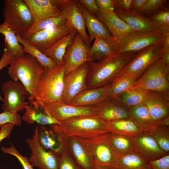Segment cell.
<instances>
[{
    "mask_svg": "<svg viewBox=\"0 0 169 169\" xmlns=\"http://www.w3.org/2000/svg\"><path fill=\"white\" fill-rule=\"evenodd\" d=\"M137 52H126L107 57L100 60L88 62L87 89L101 87L112 83Z\"/></svg>",
    "mask_w": 169,
    "mask_h": 169,
    "instance_id": "1",
    "label": "cell"
},
{
    "mask_svg": "<svg viewBox=\"0 0 169 169\" xmlns=\"http://www.w3.org/2000/svg\"><path fill=\"white\" fill-rule=\"evenodd\" d=\"M50 126L56 135L63 138L74 136L89 139L109 133L104 121L95 114L76 117Z\"/></svg>",
    "mask_w": 169,
    "mask_h": 169,
    "instance_id": "2",
    "label": "cell"
},
{
    "mask_svg": "<svg viewBox=\"0 0 169 169\" xmlns=\"http://www.w3.org/2000/svg\"><path fill=\"white\" fill-rule=\"evenodd\" d=\"M45 69L39 62L31 55L26 53L23 56L12 59L8 72L14 81L19 80L28 91L30 102L35 100L37 85Z\"/></svg>",
    "mask_w": 169,
    "mask_h": 169,
    "instance_id": "3",
    "label": "cell"
},
{
    "mask_svg": "<svg viewBox=\"0 0 169 169\" xmlns=\"http://www.w3.org/2000/svg\"><path fill=\"white\" fill-rule=\"evenodd\" d=\"M169 64L162 57L146 69L130 89L154 91L169 96Z\"/></svg>",
    "mask_w": 169,
    "mask_h": 169,
    "instance_id": "4",
    "label": "cell"
},
{
    "mask_svg": "<svg viewBox=\"0 0 169 169\" xmlns=\"http://www.w3.org/2000/svg\"><path fill=\"white\" fill-rule=\"evenodd\" d=\"M65 72L64 64L45 69L37 85L35 101L45 103L61 101Z\"/></svg>",
    "mask_w": 169,
    "mask_h": 169,
    "instance_id": "5",
    "label": "cell"
},
{
    "mask_svg": "<svg viewBox=\"0 0 169 169\" xmlns=\"http://www.w3.org/2000/svg\"><path fill=\"white\" fill-rule=\"evenodd\" d=\"M3 14V23L22 38L25 37L33 25L32 14L24 0H5Z\"/></svg>",
    "mask_w": 169,
    "mask_h": 169,
    "instance_id": "6",
    "label": "cell"
},
{
    "mask_svg": "<svg viewBox=\"0 0 169 169\" xmlns=\"http://www.w3.org/2000/svg\"><path fill=\"white\" fill-rule=\"evenodd\" d=\"M108 133L89 139L77 137L89 151L96 166L114 168L115 166L120 155L112 146L109 139Z\"/></svg>",
    "mask_w": 169,
    "mask_h": 169,
    "instance_id": "7",
    "label": "cell"
},
{
    "mask_svg": "<svg viewBox=\"0 0 169 169\" xmlns=\"http://www.w3.org/2000/svg\"><path fill=\"white\" fill-rule=\"evenodd\" d=\"M163 52L162 41L144 49L134 56L117 77L128 75L137 79L148 67L162 57Z\"/></svg>",
    "mask_w": 169,
    "mask_h": 169,
    "instance_id": "8",
    "label": "cell"
},
{
    "mask_svg": "<svg viewBox=\"0 0 169 169\" xmlns=\"http://www.w3.org/2000/svg\"><path fill=\"white\" fill-rule=\"evenodd\" d=\"M1 90L4 95L3 111L18 113L24 110L28 105L26 99L29 94L21 83L13 80L7 81L2 84Z\"/></svg>",
    "mask_w": 169,
    "mask_h": 169,
    "instance_id": "9",
    "label": "cell"
},
{
    "mask_svg": "<svg viewBox=\"0 0 169 169\" xmlns=\"http://www.w3.org/2000/svg\"><path fill=\"white\" fill-rule=\"evenodd\" d=\"M36 101L41 109L60 124L76 117L95 114L92 106H74L61 101L49 103Z\"/></svg>",
    "mask_w": 169,
    "mask_h": 169,
    "instance_id": "10",
    "label": "cell"
},
{
    "mask_svg": "<svg viewBox=\"0 0 169 169\" xmlns=\"http://www.w3.org/2000/svg\"><path fill=\"white\" fill-rule=\"evenodd\" d=\"M38 128L36 127L32 138L26 139L31 151L28 160L33 166L40 169H58L60 155L42 147L38 140Z\"/></svg>",
    "mask_w": 169,
    "mask_h": 169,
    "instance_id": "11",
    "label": "cell"
},
{
    "mask_svg": "<svg viewBox=\"0 0 169 169\" xmlns=\"http://www.w3.org/2000/svg\"><path fill=\"white\" fill-rule=\"evenodd\" d=\"M88 70V64L86 62L65 74L61 101L69 104L77 95L87 89Z\"/></svg>",
    "mask_w": 169,
    "mask_h": 169,
    "instance_id": "12",
    "label": "cell"
},
{
    "mask_svg": "<svg viewBox=\"0 0 169 169\" xmlns=\"http://www.w3.org/2000/svg\"><path fill=\"white\" fill-rule=\"evenodd\" d=\"M163 34L159 30L134 32L118 44V54L129 52H138L154 44L162 42Z\"/></svg>",
    "mask_w": 169,
    "mask_h": 169,
    "instance_id": "13",
    "label": "cell"
},
{
    "mask_svg": "<svg viewBox=\"0 0 169 169\" xmlns=\"http://www.w3.org/2000/svg\"><path fill=\"white\" fill-rule=\"evenodd\" d=\"M89 48L77 32L71 43L67 47L63 57L65 67V74L88 61L87 56Z\"/></svg>",
    "mask_w": 169,
    "mask_h": 169,
    "instance_id": "14",
    "label": "cell"
},
{
    "mask_svg": "<svg viewBox=\"0 0 169 169\" xmlns=\"http://www.w3.org/2000/svg\"><path fill=\"white\" fill-rule=\"evenodd\" d=\"M74 29L71 25L67 22L65 24L59 27L35 32L25 38L43 53L55 43Z\"/></svg>",
    "mask_w": 169,
    "mask_h": 169,
    "instance_id": "15",
    "label": "cell"
},
{
    "mask_svg": "<svg viewBox=\"0 0 169 169\" xmlns=\"http://www.w3.org/2000/svg\"><path fill=\"white\" fill-rule=\"evenodd\" d=\"M143 103L158 126H164V120L169 117V96L149 91Z\"/></svg>",
    "mask_w": 169,
    "mask_h": 169,
    "instance_id": "16",
    "label": "cell"
},
{
    "mask_svg": "<svg viewBox=\"0 0 169 169\" xmlns=\"http://www.w3.org/2000/svg\"><path fill=\"white\" fill-rule=\"evenodd\" d=\"M131 137L135 151L141 155L148 161L157 159L168 155L160 148L151 136L146 133L141 132Z\"/></svg>",
    "mask_w": 169,
    "mask_h": 169,
    "instance_id": "17",
    "label": "cell"
},
{
    "mask_svg": "<svg viewBox=\"0 0 169 169\" xmlns=\"http://www.w3.org/2000/svg\"><path fill=\"white\" fill-rule=\"evenodd\" d=\"M60 137L62 139L64 146L82 169H94L95 168L96 166L92 156L85 146L77 137Z\"/></svg>",
    "mask_w": 169,
    "mask_h": 169,
    "instance_id": "18",
    "label": "cell"
},
{
    "mask_svg": "<svg viewBox=\"0 0 169 169\" xmlns=\"http://www.w3.org/2000/svg\"><path fill=\"white\" fill-rule=\"evenodd\" d=\"M92 106L95 115L104 121L129 118V109L115 98L110 97Z\"/></svg>",
    "mask_w": 169,
    "mask_h": 169,
    "instance_id": "19",
    "label": "cell"
},
{
    "mask_svg": "<svg viewBox=\"0 0 169 169\" xmlns=\"http://www.w3.org/2000/svg\"><path fill=\"white\" fill-rule=\"evenodd\" d=\"M95 16L105 26L117 43L135 32L120 19L114 10L99 11Z\"/></svg>",
    "mask_w": 169,
    "mask_h": 169,
    "instance_id": "20",
    "label": "cell"
},
{
    "mask_svg": "<svg viewBox=\"0 0 169 169\" xmlns=\"http://www.w3.org/2000/svg\"><path fill=\"white\" fill-rule=\"evenodd\" d=\"M111 84L94 89H87L77 95L69 105L85 107L92 106L110 98Z\"/></svg>",
    "mask_w": 169,
    "mask_h": 169,
    "instance_id": "21",
    "label": "cell"
},
{
    "mask_svg": "<svg viewBox=\"0 0 169 169\" xmlns=\"http://www.w3.org/2000/svg\"><path fill=\"white\" fill-rule=\"evenodd\" d=\"M114 10L116 15L134 32L159 30L148 18L141 13L130 9L126 11Z\"/></svg>",
    "mask_w": 169,
    "mask_h": 169,
    "instance_id": "22",
    "label": "cell"
},
{
    "mask_svg": "<svg viewBox=\"0 0 169 169\" xmlns=\"http://www.w3.org/2000/svg\"><path fill=\"white\" fill-rule=\"evenodd\" d=\"M88 51V62L100 60L105 58L118 54V45L114 38L97 37Z\"/></svg>",
    "mask_w": 169,
    "mask_h": 169,
    "instance_id": "23",
    "label": "cell"
},
{
    "mask_svg": "<svg viewBox=\"0 0 169 169\" xmlns=\"http://www.w3.org/2000/svg\"><path fill=\"white\" fill-rule=\"evenodd\" d=\"M32 14L33 22L57 16L61 12L55 0H23Z\"/></svg>",
    "mask_w": 169,
    "mask_h": 169,
    "instance_id": "24",
    "label": "cell"
},
{
    "mask_svg": "<svg viewBox=\"0 0 169 169\" xmlns=\"http://www.w3.org/2000/svg\"><path fill=\"white\" fill-rule=\"evenodd\" d=\"M66 19L80 34L84 42L90 47V43L86 31V26L83 16L75 0H70L62 10Z\"/></svg>",
    "mask_w": 169,
    "mask_h": 169,
    "instance_id": "25",
    "label": "cell"
},
{
    "mask_svg": "<svg viewBox=\"0 0 169 169\" xmlns=\"http://www.w3.org/2000/svg\"><path fill=\"white\" fill-rule=\"evenodd\" d=\"M84 17L90 43L97 37L113 38L105 26L95 16L88 13L78 0H75Z\"/></svg>",
    "mask_w": 169,
    "mask_h": 169,
    "instance_id": "26",
    "label": "cell"
},
{
    "mask_svg": "<svg viewBox=\"0 0 169 169\" xmlns=\"http://www.w3.org/2000/svg\"><path fill=\"white\" fill-rule=\"evenodd\" d=\"M129 118L143 132L158 126L151 116L146 106L143 103L129 109Z\"/></svg>",
    "mask_w": 169,
    "mask_h": 169,
    "instance_id": "27",
    "label": "cell"
},
{
    "mask_svg": "<svg viewBox=\"0 0 169 169\" xmlns=\"http://www.w3.org/2000/svg\"><path fill=\"white\" fill-rule=\"evenodd\" d=\"M77 31L75 29L62 37L43 53L51 58L56 64L60 66L64 65L63 57L67 47L71 43Z\"/></svg>",
    "mask_w": 169,
    "mask_h": 169,
    "instance_id": "28",
    "label": "cell"
},
{
    "mask_svg": "<svg viewBox=\"0 0 169 169\" xmlns=\"http://www.w3.org/2000/svg\"><path fill=\"white\" fill-rule=\"evenodd\" d=\"M31 103L33 106H25L22 120L30 124L36 122L42 126L61 124L41 109L35 100Z\"/></svg>",
    "mask_w": 169,
    "mask_h": 169,
    "instance_id": "29",
    "label": "cell"
},
{
    "mask_svg": "<svg viewBox=\"0 0 169 169\" xmlns=\"http://www.w3.org/2000/svg\"><path fill=\"white\" fill-rule=\"evenodd\" d=\"M38 140L42 147L60 155L64 148L62 138L51 129H49L44 126H38Z\"/></svg>",
    "mask_w": 169,
    "mask_h": 169,
    "instance_id": "30",
    "label": "cell"
},
{
    "mask_svg": "<svg viewBox=\"0 0 169 169\" xmlns=\"http://www.w3.org/2000/svg\"><path fill=\"white\" fill-rule=\"evenodd\" d=\"M106 128L109 133L132 137L143 132L129 118L104 121Z\"/></svg>",
    "mask_w": 169,
    "mask_h": 169,
    "instance_id": "31",
    "label": "cell"
},
{
    "mask_svg": "<svg viewBox=\"0 0 169 169\" xmlns=\"http://www.w3.org/2000/svg\"><path fill=\"white\" fill-rule=\"evenodd\" d=\"M0 33L5 37V48L12 59L22 57L26 54L23 46L19 43L15 33L8 26L0 24Z\"/></svg>",
    "mask_w": 169,
    "mask_h": 169,
    "instance_id": "32",
    "label": "cell"
},
{
    "mask_svg": "<svg viewBox=\"0 0 169 169\" xmlns=\"http://www.w3.org/2000/svg\"><path fill=\"white\" fill-rule=\"evenodd\" d=\"M148 166V161L134 151L119 155L115 169H145Z\"/></svg>",
    "mask_w": 169,
    "mask_h": 169,
    "instance_id": "33",
    "label": "cell"
},
{
    "mask_svg": "<svg viewBox=\"0 0 169 169\" xmlns=\"http://www.w3.org/2000/svg\"><path fill=\"white\" fill-rule=\"evenodd\" d=\"M19 43L23 46L26 53L36 58L43 66L45 69H53L56 64L52 59L40 51L35 46L31 44L24 38L16 35Z\"/></svg>",
    "mask_w": 169,
    "mask_h": 169,
    "instance_id": "34",
    "label": "cell"
},
{
    "mask_svg": "<svg viewBox=\"0 0 169 169\" xmlns=\"http://www.w3.org/2000/svg\"><path fill=\"white\" fill-rule=\"evenodd\" d=\"M67 22L65 15L62 11L57 16L42 19L34 22L32 27L24 38L35 32L59 27L65 24Z\"/></svg>",
    "mask_w": 169,
    "mask_h": 169,
    "instance_id": "35",
    "label": "cell"
},
{
    "mask_svg": "<svg viewBox=\"0 0 169 169\" xmlns=\"http://www.w3.org/2000/svg\"><path fill=\"white\" fill-rule=\"evenodd\" d=\"M110 141L113 147L119 155H123L135 151L131 137L120 134L108 133Z\"/></svg>",
    "mask_w": 169,
    "mask_h": 169,
    "instance_id": "36",
    "label": "cell"
},
{
    "mask_svg": "<svg viewBox=\"0 0 169 169\" xmlns=\"http://www.w3.org/2000/svg\"><path fill=\"white\" fill-rule=\"evenodd\" d=\"M148 92L138 89H129L115 98L129 109L143 103Z\"/></svg>",
    "mask_w": 169,
    "mask_h": 169,
    "instance_id": "37",
    "label": "cell"
},
{
    "mask_svg": "<svg viewBox=\"0 0 169 169\" xmlns=\"http://www.w3.org/2000/svg\"><path fill=\"white\" fill-rule=\"evenodd\" d=\"M144 133L151 136L160 148L169 154V126H157Z\"/></svg>",
    "mask_w": 169,
    "mask_h": 169,
    "instance_id": "38",
    "label": "cell"
},
{
    "mask_svg": "<svg viewBox=\"0 0 169 169\" xmlns=\"http://www.w3.org/2000/svg\"><path fill=\"white\" fill-rule=\"evenodd\" d=\"M137 79L128 75L120 76L116 77L111 84L110 98H115L120 94L130 89Z\"/></svg>",
    "mask_w": 169,
    "mask_h": 169,
    "instance_id": "39",
    "label": "cell"
},
{
    "mask_svg": "<svg viewBox=\"0 0 169 169\" xmlns=\"http://www.w3.org/2000/svg\"><path fill=\"white\" fill-rule=\"evenodd\" d=\"M162 34L169 32V10L165 7L149 18Z\"/></svg>",
    "mask_w": 169,
    "mask_h": 169,
    "instance_id": "40",
    "label": "cell"
},
{
    "mask_svg": "<svg viewBox=\"0 0 169 169\" xmlns=\"http://www.w3.org/2000/svg\"><path fill=\"white\" fill-rule=\"evenodd\" d=\"M58 169H82L74 160L64 146L63 150L60 155Z\"/></svg>",
    "mask_w": 169,
    "mask_h": 169,
    "instance_id": "41",
    "label": "cell"
},
{
    "mask_svg": "<svg viewBox=\"0 0 169 169\" xmlns=\"http://www.w3.org/2000/svg\"><path fill=\"white\" fill-rule=\"evenodd\" d=\"M166 0H147L141 14L149 18L165 7Z\"/></svg>",
    "mask_w": 169,
    "mask_h": 169,
    "instance_id": "42",
    "label": "cell"
},
{
    "mask_svg": "<svg viewBox=\"0 0 169 169\" xmlns=\"http://www.w3.org/2000/svg\"><path fill=\"white\" fill-rule=\"evenodd\" d=\"M1 149L3 153L13 156L17 158L23 169H34L28 159L22 155L14 146H11L8 147H2Z\"/></svg>",
    "mask_w": 169,
    "mask_h": 169,
    "instance_id": "43",
    "label": "cell"
},
{
    "mask_svg": "<svg viewBox=\"0 0 169 169\" xmlns=\"http://www.w3.org/2000/svg\"><path fill=\"white\" fill-rule=\"evenodd\" d=\"M22 121V117L18 113L3 111L0 114V126L7 123L19 126L21 125Z\"/></svg>",
    "mask_w": 169,
    "mask_h": 169,
    "instance_id": "44",
    "label": "cell"
},
{
    "mask_svg": "<svg viewBox=\"0 0 169 169\" xmlns=\"http://www.w3.org/2000/svg\"><path fill=\"white\" fill-rule=\"evenodd\" d=\"M148 162V166L151 169H169V154Z\"/></svg>",
    "mask_w": 169,
    "mask_h": 169,
    "instance_id": "45",
    "label": "cell"
},
{
    "mask_svg": "<svg viewBox=\"0 0 169 169\" xmlns=\"http://www.w3.org/2000/svg\"><path fill=\"white\" fill-rule=\"evenodd\" d=\"M78 1L85 9L90 14L95 16L99 11L95 0H79Z\"/></svg>",
    "mask_w": 169,
    "mask_h": 169,
    "instance_id": "46",
    "label": "cell"
},
{
    "mask_svg": "<svg viewBox=\"0 0 169 169\" xmlns=\"http://www.w3.org/2000/svg\"><path fill=\"white\" fill-rule=\"evenodd\" d=\"M133 0H113L114 10L126 11L131 9Z\"/></svg>",
    "mask_w": 169,
    "mask_h": 169,
    "instance_id": "47",
    "label": "cell"
},
{
    "mask_svg": "<svg viewBox=\"0 0 169 169\" xmlns=\"http://www.w3.org/2000/svg\"><path fill=\"white\" fill-rule=\"evenodd\" d=\"M14 126V125L12 123H7L0 126V142L9 137Z\"/></svg>",
    "mask_w": 169,
    "mask_h": 169,
    "instance_id": "48",
    "label": "cell"
},
{
    "mask_svg": "<svg viewBox=\"0 0 169 169\" xmlns=\"http://www.w3.org/2000/svg\"><path fill=\"white\" fill-rule=\"evenodd\" d=\"M99 11L104 12L114 10L113 0H95Z\"/></svg>",
    "mask_w": 169,
    "mask_h": 169,
    "instance_id": "49",
    "label": "cell"
},
{
    "mask_svg": "<svg viewBox=\"0 0 169 169\" xmlns=\"http://www.w3.org/2000/svg\"><path fill=\"white\" fill-rule=\"evenodd\" d=\"M4 53L0 60V71L3 68L9 65L12 58L7 51L3 49ZM3 98L0 95V101H3Z\"/></svg>",
    "mask_w": 169,
    "mask_h": 169,
    "instance_id": "50",
    "label": "cell"
},
{
    "mask_svg": "<svg viewBox=\"0 0 169 169\" xmlns=\"http://www.w3.org/2000/svg\"><path fill=\"white\" fill-rule=\"evenodd\" d=\"M147 0H133L130 10L141 14Z\"/></svg>",
    "mask_w": 169,
    "mask_h": 169,
    "instance_id": "51",
    "label": "cell"
},
{
    "mask_svg": "<svg viewBox=\"0 0 169 169\" xmlns=\"http://www.w3.org/2000/svg\"><path fill=\"white\" fill-rule=\"evenodd\" d=\"M163 34L162 42L164 52L169 51V32L165 33Z\"/></svg>",
    "mask_w": 169,
    "mask_h": 169,
    "instance_id": "52",
    "label": "cell"
},
{
    "mask_svg": "<svg viewBox=\"0 0 169 169\" xmlns=\"http://www.w3.org/2000/svg\"><path fill=\"white\" fill-rule=\"evenodd\" d=\"M94 169H115V168L108 167L97 166Z\"/></svg>",
    "mask_w": 169,
    "mask_h": 169,
    "instance_id": "53",
    "label": "cell"
},
{
    "mask_svg": "<svg viewBox=\"0 0 169 169\" xmlns=\"http://www.w3.org/2000/svg\"><path fill=\"white\" fill-rule=\"evenodd\" d=\"M145 169H151L148 166L147 167L145 168Z\"/></svg>",
    "mask_w": 169,
    "mask_h": 169,
    "instance_id": "54",
    "label": "cell"
}]
</instances>
